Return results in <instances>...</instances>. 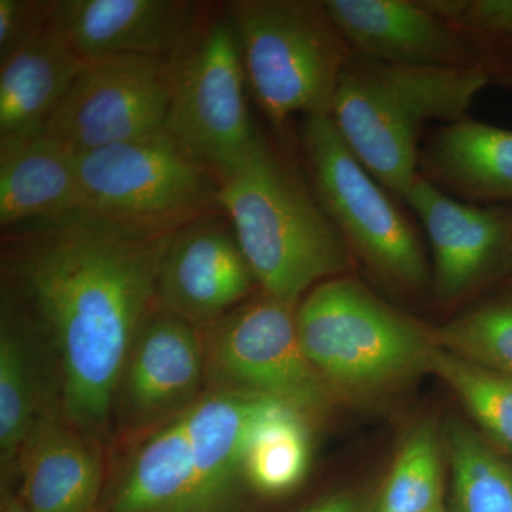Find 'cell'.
<instances>
[{
  "label": "cell",
  "mask_w": 512,
  "mask_h": 512,
  "mask_svg": "<svg viewBox=\"0 0 512 512\" xmlns=\"http://www.w3.org/2000/svg\"><path fill=\"white\" fill-rule=\"evenodd\" d=\"M187 224V222H185ZM181 225L77 210L3 234V293L59 355L60 410L104 441L128 352L156 306L158 269Z\"/></svg>",
  "instance_id": "6da1fadb"
},
{
  "label": "cell",
  "mask_w": 512,
  "mask_h": 512,
  "mask_svg": "<svg viewBox=\"0 0 512 512\" xmlns=\"http://www.w3.org/2000/svg\"><path fill=\"white\" fill-rule=\"evenodd\" d=\"M215 175L220 210L261 292L298 306L349 268V249L313 191L261 137Z\"/></svg>",
  "instance_id": "7a4b0ae2"
},
{
  "label": "cell",
  "mask_w": 512,
  "mask_h": 512,
  "mask_svg": "<svg viewBox=\"0 0 512 512\" xmlns=\"http://www.w3.org/2000/svg\"><path fill=\"white\" fill-rule=\"evenodd\" d=\"M490 84L483 69L397 66L355 56L340 77L330 117L366 170L404 200L417 178L421 130L431 120L464 119Z\"/></svg>",
  "instance_id": "3957f363"
},
{
  "label": "cell",
  "mask_w": 512,
  "mask_h": 512,
  "mask_svg": "<svg viewBox=\"0 0 512 512\" xmlns=\"http://www.w3.org/2000/svg\"><path fill=\"white\" fill-rule=\"evenodd\" d=\"M227 16L247 82L276 127L289 117L330 116L343 70L355 53L318 0H234Z\"/></svg>",
  "instance_id": "277c9868"
},
{
  "label": "cell",
  "mask_w": 512,
  "mask_h": 512,
  "mask_svg": "<svg viewBox=\"0 0 512 512\" xmlns=\"http://www.w3.org/2000/svg\"><path fill=\"white\" fill-rule=\"evenodd\" d=\"M309 362L333 394L370 393L427 372L434 333L350 278L316 285L296 309Z\"/></svg>",
  "instance_id": "5b68a950"
},
{
  "label": "cell",
  "mask_w": 512,
  "mask_h": 512,
  "mask_svg": "<svg viewBox=\"0 0 512 512\" xmlns=\"http://www.w3.org/2000/svg\"><path fill=\"white\" fill-rule=\"evenodd\" d=\"M302 143L313 194L349 251L386 284L426 288L429 266L413 225L353 154L332 117H306Z\"/></svg>",
  "instance_id": "8992f818"
},
{
  "label": "cell",
  "mask_w": 512,
  "mask_h": 512,
  "mask_svg": "<svg viewBox=\"0 0 512 512\" xmlns=\"http://www.w3.org/2000/svg\"><path fill=\"white\" fill-rule=\"evenodd\" d=\"M80 210L146 224L214 214L218 178L165 131L74 153Z\"/></svg>",
  "instance_id": "52a82bcc"
},
{
  "label": "cell",
  "mask_w": 512,
  "mask_h": 512,
  "mask_svg": "<svg viewBox=\"0 0 512 512\" xmlns=\"http://www.w3.org/2000/svg\"><path fill=\"white\" fill-rule=\"evenodd\" d=\"M238 37L224 18L195 26L171 60V100L164 131L217 174L254 146Z\"/></svg>",
  "instance_id": "ba28073f"
},
{
  "label": "cell",
  "mask_w": 512,
  "mask_h": 512,
  "mask_svg": "<svg viewBox=\"0 0 512 512\" xmlns=\"http://www.w3.org/2000/svg\"><path fill=\"white\" fill-rule=\"evenodd\" d=\"M296 309L261 292L221 318L198 326L214 389L279 400L309 419L328 412L333 393L305 355Z\"/></svg>",
  "instance_id": "9c48e42d"
},
{
  "label": "cell",
  "mask_w": 512,
  "mask_h": 512,
  "mask_svg": "<svg viewBox=\"0 0 512 512\" xmlns=\"http://www.w3.org/2000/svg\"><path fill=\"white\" fill-rule=\"evenodd\" d=\"M170 100L171 60H84L43 133L73 153L113 146L163 131Z\"/></svg>",
  "instance_id": "30bf717a"
},
{
  "label": "cell",
  "mask_w": 512,
  "mask_h": 512,
  "mask_svg": "<svg viewBox=\"0 0 512 512\" xmlns=\"http://www.w3.org/2000/svg\"><path fill=\"white\" fill-rule=\"evenodd\" d=\"M208 375L201 329L154 306L128 352L113 407L117 431L136 440L183 416Z\"/></svg>",
  "instance_id": "8fae6325"
},
{
  "label": "cell",
  "mask_w": 512,
  "mask_h": 512,
  "mask_svg": "<svg viewBox=\"0 0 512 512\" xmlns=\"http://www.w3.org/2000/svg\"><path fill=\"white\" fill-rule=\"evenodd\" d=\"M255 285L231 225L214 212L174 232L158 269L156 306L204 326L247 301Z\"/></svg>",
  "instance_id": "7c38bea8"
},
{
  "label": "cell",
  "mask_w": 512,
  "mask_h": 512,
  "mask_svg": "<svg viewBox=\"0 0 512 512\" xmlns=\"http://www.w3.org/2000/svg\"><path fill=\"white\" fill-rule=\"evenodd\" d=\"M404 201L429 237L437 298L456 301L485 279L501 275L512 239L510 205L464 204L420 175Z\"/></svg>",
  "instance_id": "4fadbf2b"
},
{
  "label": "cell",
  "mask_w": 512,
  "mask_h": 512,
  "mask_svg": "<svg viewBox=\"0 0 512 512\" xmlns=\"http://www.w3.org/2000/svg\"><path fill=\"white\" fill-rule=\"evenodd\" d=\"M325 5L340 35L363 59L487 72L480 53L427 0H326Z\"/></svg>",
  "instance_id": "5bb4252c"
},
{
  "label": "cell",
  "mask_w": 512,
  "mask_h": 512,
  "mask_svg": "<svg viewBox=\"0 0 512 512\" xmlns=\"http://www.w3.org/2000/svg\"><path fill=\"white\" fill-rule=\"evenodd\" d=\"M185 0H57L52 23L83 60H173L198 25Z\"/></svg>",
  "instance_id": "9a60e30c"
},
{
  "label": "cell",
  "mask_w": 512,
  "mask_h": 512,
  "mask_svg": "<svg viewBox=\"0 0 512 512\" xmlns=\"http://www.w3.org/2000/svg\"><path fill=\"white\" fill-rule=\"evenodd\" d=\"M19 497L26 512H97L104 480L103 441L74 429L50 406L20 451Z\"/></svg>",
  "instance_id": "2e32d148"
},
{
  "label": "cell",
  "mask_w": 512,
  "mask_h": 512,
  "mask_svg": "<svg viewBox=\"0 0 512 512\" xmlns=\"http://www.w3.org/2000/svg\"><path fill=\"white\" fill-rule=\"evenodd\" d=\"M264 396L214 389L184 414L194 474L184 512H229L244 481L242 456L249 424Z\"/></svg>",
  "instance_id": "e0dca14e"
},
{
  "label": "cell",
  "mask_w": 512,
  "mask_h": 512,
  "mask_svg": "<svg viewBox=\"0 0 512 512\" xmlns=\"http://www.w3.org/2000/svg\"><path fill=\"white\" fill-rule=\"evenodd\" d=\"M0 62V143L43 133L84 64L53 23Z\"/></svg>",
  "instance_id": "ac0fdd59"
},
{
  "label": "cell",
  "mask_w": 512,
  "mask_h": 512,
  "mask_svg": "<svg viewBox=\"0 0 512 512\" xmlns=\"http://www.w3.org/2000/svg\"><path fill=\"white\" fill-rule=\"evenodd\" d=\"M82 208L76 157L45 133L0 143V227Z\"/></svg>",
  "instance_id": "d6986e66"
},
{
  "label": "cell",
  "mask_w": 512,
  "mask_h": 512,
  "mask_svg": "<svg viewBox=\"0 0 512 512\" xmlns=\"http://www.w3.org/2000/svg\"><path fill=\"white\" fill-rule=\"evenodd\" d=\"M427 180L473 200L512 202V130L464 119L441 127L419 158Z\"/></svg>",
  "instance_id": "ffe728a7"
},
{
  "label": "cell",
  "mask_w": 512,
  "mask_h": 512,
  "mask_svg": "<svg viewBox=\"0 0 512 512\" xmlns=\"http://www.w3.org/2000/svg\"><path fill=\"white\" fill-rule=\"evenodd\" d=\"M136 440L104 512H184L194 474L184 414Z\"/></svg>",
  "instance_id": "44dd1931"
},
{
  "label": "cell",
  "mask_w": 512,
  "mask_h": 512,
  "mask_svg": "<svg viewBox=\"0 0 512 512\" xmlns=\"http://www.w3.org/2000/svg\"><path fill=\"white\" fill-rule=\"evenodd\" d=\"M311 419L279 400L264 397L245 437L242 470L256 493L279 497L302 484L311 464Z\"/></svg>",
  "instance_id": "7402d4cb"
},
{
  "label": "cell",
  "mask_w": 512,
  "mask_h": 512,
  "mask_svg": "<svg viewBox=\"0 0 512 512\" xmlns=\"http://www.w3.org/2000/svg\"><path fill=\"white\" fill-rule=\"evenodd\" d=\"M33 325L10 303H2L0 325V461L16 467L20 451L49 409L42 399Z\"/></svg>",
  "instance_id": "603a6c76"
},
{
  "label": "cell",
  "mask_w": 512,
  "mask_h": 512,
  "mask_svg": "<svg viewBox=\"0 0 512 512\" xmlns=\"http://www.w3.org/2000/svg\"><path fill=\"white\" fill-rule=\"evenodd\" d=\"M444 451L451 468L450 512H512V457L458 420L447 424Z\"/></svg>",
  "instance_id": "cb8c5ba5"
},
{
  "label": "cell",
  "mask_w": 512,
  "mask_h": 512,
  "mask_svg": "<svg viewBox=\"0 0 512 512\" xmlns=\"http://www.w3.org/2000/svg\"><path fill=\"white\" fill-rule=\"evenodd\" d=\"M427 372L456 393L485 439L512 457V375L477 365L437 343L431 349Z\"/></svg>",
  "instance_id": "d4e9b609"
},
{
  "label": "cell",
  "mask_w": 512,
  "mask_h": 512,
  "mask_svg": "<svg viewBox=\"0 0 512 512\" xmlns=\"http://www.w3.org/2000/svg\"><path fill=\"white\" fill-rule=\"evenodd\" d=\"M443 451L433 424L404 441L372 512H431L443 508Z\"/></svg>",
  "instance_id": "484cf974"
},
{
  "label": "cell",
  "mask_w": 512,
  "mask_h": 512,
  "mask_svg": "<svg viewBox=\"0 0 512 512\" xmlns=\"http://www.w3.org/2000/svg\"><path fill=\"white\" fill-rule=\"evenodd\" d=\"M480 53L493 84L512 87V0H427Z\"/></svg>",
  "instance_id": "4316f807"
},
{
  "label": "cell",
  "mask_w": 512,
  "mask_h": 512,
  "mask_svg": "<svg viewBox=\"0 0 512 512\" xmlns=\"http://www.w3.org/2000/svg\"><path fill=\"white\" fill-rule=\"evenodd\" d=\"M433 333L440 348L512 375V293L481 303Z\"/></svg>",
  "instance_id": "83f0119b"
},
{
  "label": "cell",
  "mask_w": 512,
  "mask_h": 512,
  "mask_svg": "<svg viewBox=\"0 0 512 512\" xmlns=\"http://www.w3.org/2000/svg\"><path fill=\"white\" fill-rule=\"evenodd\" d=\"M56 2L0 0V60L52 23Z\"/></svg>",
  "instance_id": "f1b7e54d"
},
{
  "label": "cell",
  "mask_w": 512,
  "mask_h": 512,
  "mask_svg": "<svg viewBox=\"0 0 512 512\" xmlns=\"http://www.w3.org/2000/svg\"><path fill=\"white\" fill-rule=\"evenodd\" d=\"M303 512H372V507H367L360 498L353 495L339 494L320 501Z\"/></svg>",
  "instance_id": "f546056e"
},
{
  "label": "cell",
  "mask_w": 512,
  "mask_h": 512,
  "mask_svg": "<svg viewBox=\"0 0 512 512\" xmlns=\"http://www.w3.org/2000/svg\"><path fill=\"white\" fill-rule=\"evenodd\" d=\"M0 512H26V510L25 507H23V503L22 500H20L19 495L3 493Z\"/></svg>",
  "instance_id": "4dcf8cb0"
},
{
  "label": "cell",
  "mask_w": 512,
  "mask_h": 512,
  "mask_svg": "<svg viewBox=\"0 0 512 512\" xmlns=\"http://www.w3.org/2000/svg\"><path fill=\"white\" fill-rule=\"evenodd\" d=\"M501 276H511L512 278V239L510 248H508L507 258H505L503 271H501Z\"/></svg>",
  "instance_id": "1f68e13d"
},
{
  "label": "cell",
  "mask_w": 512,
  "mask_h": 512,
  "mask_svg": "<svg viewBox=\"0 0 512 512\" xmlns=\"http://www.w3.org/2000/svg\"><path fill=\"white\" fill-rule=\"evenodd\" d=\"M431 512H447V511H446V510H444V507H443V508H439V510L431 511Z\"/></svg>",
  "instance_id": "d6a6232c"
},
{
  "label": "cell",
  "mask_w": 512,
  "mask_h": 512,
  "mask_svg": "<svg viewBox=\"0 0 512 512\" xmlns=\"http://www.w3.org/2000/svg\"><path fill=\"white\" fill-rule=\"evenodd\" d=\"M511 286H512V278H511Z\"/></svg>",
  "instance_id": "836d02e7"
}]
</instances>
